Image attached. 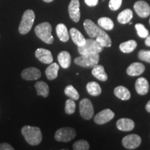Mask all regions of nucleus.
Returning a JSON list of instances; mask_svg holds the SVG:
<instances>
[{
	"label": "nucleus",
	"instance_id": "nucleus-36",
	"mask_svg": "<svg viewBox=\"0 0 150 150\" xmlns=\"http://www.w3.org/2000/svg\"><path fill=\"white\" fill-rule=\"evenodd\" d=\"M84 1H85V3L86 4L91 7L95 6L99 2V0H84Z\"/></svg>",
	"mask_w": 150,
	"mask_h": 150
},
{
	"label": "nucleus",
	"instance_id": "nucleus-24",
	"mask_svg": "<svg viewBox=\"0 0 150 150\" xmlns=\"http://www.w3.org/2000/svg\"><path fill=\"white\" fill-rule=\"evenodd\" d=\"M35 88L36 89L37 95H41L43 97H47L50 93V88L47 83L44 81H38L35 83Z\"/></svg>",
	"mask_w": 150,
	"mask_h": 150
},
{
	"label": "nucleus",
	"instance_id": "nucleus-11",
	"mask_svg": "<svg viewBox=\"0 0 150 150\" xmlns=\"http://www.w3.org/2000/svg\"><path fill=\"white\" fill-rule=\"evenodd\" d=\"M134 8L138 16L142 18H147L150 15V6L145 1H138L134 4Z\"/></svg>",
	"mask_w": 150,
	"mask_h": 150
},
{
	"label": "nucleus",
	"instance_id": "nucleus-40",
	"mask_svg": "<svg viewBox=\"0 0 150 150\" xmlns=\"http://www.w3.org/2000/svg\"><path fill=\"white\" fill-rule=\"evenodd\" d=\"M149 24H150V19H149Z\"/></svg>",
	"mask_w": 150,
	"mask_h": 150
},
{
	"label": "nucleus",
	"instance_id": "nucleus-10",
	"mask_svg": "<svg viewBox=\"0 0 150 150\" xmlns=\"http://www.w3.org/2000/svg\"><path fill=\"white\" fill-rule=\"evenodd\" d=\"M115 117V113L113 111H112L110 109L106 108V109L102 110V111L99 112L95 116L94 118V122L97 124V125H104L108 122L113 119Z\"/></svg>",
	"mask_w": 150,
	"mask_h": 150
},
{
	"label": "nucleus",
	"instance_id": "nucleus-30",
	"mask_svg": "<svg viewBox=\"0 0 150 150\" xmlns=\"http://www.w3.org/2000/svg\"><path fill=\"white\" fill-rule=\"evenodd\" d=\"M76 110V103L74 102V99H68L65 102V111L68 115H72L74 113Z\"/></svg>",
	"mask_w": 150,
	"mask_h": 150
},
{
	"label": "nucleus",
	"instance_id": "nucleus-3",
	"mask_svg": "<svg viewBox=\"0 0 150 150\" xmlns=\"http://www.w3.org/2000/svg\"><path fill=\"white\" fill-rule=\"evenodd\" d=\"M52 28L49 22H42L35 28V33L38 38L47 44H52L54 38L52 34Z\"/></svg>",
	"mask_w": 150,
	"mask_h": 150
},
{
	"label": "nucleus",
	"instance_id": "nucleus-34",
	"mask_svg": "<svg viewBox=\"0 0 150 150\" xmlns=\"http://www.w3.org/2000/svg\"><path fill=\"white\" fill-rule=\"evenodd\" d=\"M122 0H110L108 6L111 11H117L120 8Z\"/></svg>",
	"mask_w": 150,
	"mask_h": 150
},
{
	"label": "nucleus",
	"instance_id": "nucleus-8",
	"mask_svg": "<svg viewBox=\"0 0 150 150\" xmlns=\"http://www.w3.org/2000/svg\"><path fill=\"white\" fill-rule=\"evenodd\" d=\"M80 115L84 120H89L94 115V108L91 101L84 98L79 103Z\"/></svg>",
	"mask_w": 150,
	"mask_h": 150
},
{
	"label": "nucleus",
	"instance_id": "nucleus-37",
	"mask_svg": "<svg viewBox=\"0 0 150 150\" xmlns=\"http://www.w3.org/2000/svg\"><path fill=\"white\" fill-rule=\"evenodd\" d=\"M145 43L146 45L148 47H150V35H149L147 38H146Z\"/></svg>",
	"mask_w": 150,
	"mask_h": 150
},
{
	"label": "nucleus",
	"instance_id": "nucleus-23",
	"mask_svg": "<svg viewBox=\"0 0 150 150\" xmlns=\"http://www.w3.org/2000/svg\"><path fill=\"white\" fill-rule=\"evenodd\" d=\"M59 70V65L56 63H52L47 67L45 70V74L47 78L49 80L52 81L57 78L58 72Z\"/></svg>",
	"mask_w": 150,
	"mask_h": 150
},
{
	"label": "nucleus",
	"instance_id": "nucleus-9",
	"mask_svg": "<svg viewBox=\"0 0 150 150\" xmlns=\"http://www.w3.org/2000/svg\"><path fill=\"white\" fill-rule=\"evenodd\" d=\"M141 138L137 134L127 135L123 138L122 142L126 149H135L141 144Z\"/></svg>",
	"mask_w": 150,
	"mask_h": 150
},
{
	"label": "nucleus",
	"instance_id": "nucleus-21",
	"mask_svg": "<svg viewBox=\"0 0 150 150\" xmlns=\"http://www.w3.org/2000/svg\"><path fill=\"white\" fill-rule=\"evenodd\" d=\"M58 61L61 66L64 69L68 68L71 64V55L68 52L63 51L58 55Z\"/></svg>",
	"mask_w": 150,
	"mask_h": 150
},
{
	"label": "nucleus",
	"instance_id": "nucleus-38",
	"mask_svg": "<svg viewBox=\"0 0 150 150\" xmlns=\"http://www.w3.org/2000/svg\"><path fill=\"white\" fill-rule=\"evenodd\" d=\"M145 109H146V110H147V112H150V100L147 103V104H146Z\"/></svg>",
	"mask_w": 150,
	"mask_h": 150
},
{
	"label": "nucleus",
	"instance_id": "nucleus-2",
	"mask_svg": "<svg viewBox=\"0 0 150 150\" xmlns=\"http://www.w3.org/2000/svg\"><path fill=\"white\" fill-rule=\"evenodd\" d=\"M21 131L24 139L29 145H38L42 141V135L39 127L24 126Z\"/></svg>",
	"mask_w": 150,
	"mask_h": 150
},
{
	"label": "nucleus",
	"instance_id": "nucleus-33",
	"mask_svg": "<svg viewBox=\"0 0 150 150\" xmlns=\"http://www.w3.org/2000/svg\"><path fill=\"white\" fill-rule=\"evenodd\" d=\"M138 58L142 61L150 63V50H140L138 52Z\"/></svg>",
	"mask_w": 150,
	"mask_h": 150
},
{
	"label": "nucleus",
	"instance_id": "nucleus-4",
	"mask_svg": "<svg viewBox=\"0 0 150 150\" xmlns=\"http://www.w3.org/2000/svg\"><path fill=\"white\" fill-rule=\"evenodd\" d=\"M104 50V47L95 39H86L83 45L78 47V52L81 55L91 54H99Z\"/></svg>",
	"mask_w": 150,
	"mask_h": 150
},
{
	"label": "nucleus",
	"instance_id": "nucleus-1",
	"mask_svg": "<svg viewBox=\"0 0 150 150\" xmlns=\"http://www.w3.org/2000/svg\"><path fill=\"white\" fill-rule=\"evenodd\" d=\"M83 27L88 36L97 40L104 47H110L112 45L111 39L108 33L92 20H86L83 22Z\"/></svg>",
	"mask_w": 150,
	"mask_h": 150
},
{
	"label": "nucleus",
	"instance_id": "nucleus-39",
	"mask_svg": "<svg viewBox=\"0 0 150 150\" xmlns=\"http://www.w3.org/2000/svg\"><path fill=\"white\" fill-rule=\"evenodd\" d=\"M43 1H44L45 2H47V3H50V2H52V1H53L54 0H43Z\"/></svg>",
	"mask_w": 150,
	"mask_h": 150
},
{
	"label": "nucleus",
	"instance_id": "nucleus-35",
	"mask_svg": "<svg viewBox=\"0 0 150 150\" xmlns=\"http://www.w3.org/2000/svg\"><path fill=\"white\" fill-rule=\"evenodd\" d=\"M14 148L6 142L0 144V150H13Z\"/></svg>",
	"mask_w": 150,
	"mask_h": 150
},
{
	"label": "nucleus",
	"instance_id": "nucleus-13",
	"mask_svg": "<svg viewBox=\"0 0 150 150\" xmlns=\"http://www.w3.org/2000/svg\"><path fill=\"white\" fill-rule=\"evenodd\" d=\"M35 56L40 62L44 64H51L53 62V56L50 50L43 48L37 49Z\"/></svg>",
	"mask_w": 150,
	"mask_h": 150
},
{
	"label": "nucleus",
	"instance_id": "nucleus-5",
	"mask_svg": "<svg viewBox=\"0 0 150 150\" xmlns=\"http://www.w3.org/2000/svg\"><path fill=\"white\" fill-rule=\"evenodd\" d=\"M35 13L32 10H27L22 16L21 22L19 26V32L22 35L27 34L31 31L35 20Z\"/></svg>",
	"mask_w": 150,
	"mask_h": 150
},
{
	"label": "nucleus",
	"instance_id": "nucleus-28",
	"mask_svg": "<svg viewBox=\"0 0 150 150\" xmlns=\"http://www.w3.org/2000/svg\"><path fill=\"white\" fill-rule=\"evenodd\" d=\"M99 27H100L102 29L110 31L112 30L114 27V23L112 22L111 19L109 18H106V17H102L100 18L97 21Z\"/></svg>",
	"mask_w": 150,
	"mask_h": 150
},
{
	"label": "nucleus",
	"instance_id": "nucleus-15",
	"mask_svg": "<svg viewBox=\"0 0 150 150\" xmlns=\"http://www.w3.org/2000/svg\"><path fill=\"white\" fill-rule=\"evenodd\" d=\"M136 92L140 95H145L147 94L149 90V84L147 79L145 77H140L136 80L135 83Z\"/></svg>",
	"mask_w": 150,
	"mask_h": 150
},
{
	"label": "nucleus",
	"instance_id": "nucleus-26",
	"mask_svg": "<svg viewBox=\"0 0 150 150\" xmlns=\"http://www.w3.org/2000/svg\"><path fill=\"white\" fill-rule=\"evenodd\" d=\"M86 89L88 93L92 96L97 97L99 96L102 93V88L98 83L95 81H91L86 85Z\"/></svg>",
	"mask_w": 150,
	"mask_h": 150
},
{
	"label": "nucleus",
	"instance_id": "nucleus-14",
	"mask_svg": "<svg viewBox=\"0 0 150 150\" xmlns=\"http://www.w3.org/2000/svg\"><path fill=\"white\" fill-rule=\"evenodd\" d=\"M21 76L23 79L27 81L38 80L41 77V72L36 67H30L22 71Z\"/></svg>",
	"mask_w": 150,
	"mask_h": 150
},
{
	"label": "nucleus",
	"instance_id": "nucleus-31",
	"mask_svg": "<svg viewBox=\"0 0 150 150\" xmlns=\"http://www.w3.org/2000/svg\"><path fill=\"white\" fill-rule=\"evenodd\" d=\"M135 28H136L138 35L142 38H146L149 35V31L146 29L142 24H136L135 25Z\"/></svg>",
	"mask_w": 150,
	"mask_h": 150
},
{
	"label": "nucleus",
	"instance_id": "nucleus-29",
	"mask_svg": "<svg viewBox=\"0 0 150 150\" xmlns=\"http://www.w3.org/2000/svg\"><path fill=\"white\" fill-rule=\"evenodd\" d=\"M65 94L67 97L74 100H78L79 99V94L76 88L72 85L67 86L65 88Z\"/></svg>",
	"mask_w": 150,
	"mask_h": 150
},
{
	"label": "nucleus",
	"instance_id": "nucleus-16",
	"mask_svg": "<svg viewBox=\"0 0 150 150\" xmlns=\"http://www.w3.org/2000/svg\"><path fill=\"white\" fill-rule=\"evenodd\" d=\"M145 70V67L141 63H133L129 65L128 68L127 69V74L131 76H139L144 72Z\"/></svg>",
	"mask_w": 150,
	"mask_h": 150
},
{
	"label": "nucleus",
	"instance_id": "nucleus-12",
	"mask_svg": "<svg viewBox=\"0 0 150 150\" xmlns=\"http://www.w3.org/2000/svg\"><path fill=\"white\" fill-rule=\"evenodd\" d=\"M68 12L70 18L74 22H78L81 18L79 0H71L68 6Z\"/></svg>",
	"mask_w": 150,
	"mask_h": 150
},
{
	"label": "nucleus",
	"instance_id": "nucleus-6",
	"mask_svg": "<svg viewBox=\"0 0 150 150\" xmlns=\"http://www.w3.org/2000/svg\"><path fill=\"white\" fill-rule=\"evenodd\" d=\"M99 61V54H91L86 55H81L74 60L75 64L85 68H91L98 64Z\"/></svg>",
	"mask_w": 150,
	"mask_h": 150
},
{
	"label": "nucleus",
	"instance_id": "nucleus-18",
	"mask_svg": "<svg viewBox=\"0 0 150 150\" xmlns=\"http://www.w3.org/2000/svg\"><path fill=\"white\" fill-rule=\"evenodd\" d=\"M70 35L72 41L77 47L82 46L85 44L86 39L84 38L83 34L76 28H71L70 30Z\"/></svg>",
	"mask_w": 150,
	"mask_h": 150
},
{
	"label": "nucleus",
	"instance_id": "nucleus-20",
	"mask_svg": "<svg viewBox=\"0 0 150 150\" xmlns=\"http://www.w3.org/2000/svg\"><path fill=\"white\" fill-rule=\"evenodd\" d=\"M92 74L97 78V79L102 81H106L108 79V76L106 72H105L104 67L103 65H96L93 67L92 70Z\"/></svg>",
	"mask_w": 150,
	"mask_h": 150
},
{
	"label": "nucleus",
	"instance_id": "nucleus-27",
	"mask_svg": "<svg viewBox=\"0 0 150 150\" xmlns=\"http://www.w3.org/2000/svg\"><path fill=\"white\" fill-rule=\"evenodd\" d=\"M137 42L134 40H128L127 42H124L120 45V50L122 52L125 54H129L134 52V50L136 48Z\"/></svg>",
	"mask_w": 150,
	"mask_h": 150
},
{
	"label": "nucleus",
	"instance_id": "nucleus-19",
	"mask_svg": "<svg viewBox=\"0 0 150 150\" xmlns=\"http://www.w3.org/2000/svg\"><path fill=\"white\" fill-rule=\"evenodd\" d=\"M56 34L61 42H66L70 39V34L66 26L64 24L60 23L56 27Z\"/></svg>",
	"mask_w": 150,
	"mask_h": 150
},
{
	"label": "nucleus",
	"instance_id": "nucleus-32",
	"mask_svg": "<svg viewBox=\"0 0 150 150\" xmlns=\"http://www.w3.org/2000/svg\"><path fill=\"white\" fill-rule=\"evenodd\" d=\"M73 149L74 150H88L90 149L88 142L85 140H79L75 142L73 145Z\"/></svg>",
	"mask_w": 150,
	"mask_h": 150
},
{
	"label": "nucleus",
	"instance_id": "nucleus-22",
	"mask_svg": "<svg viewBox=\"0 0 150 150\" xmlns=\"http://www.w3.org/2000/svg\"><path fill=\"white\" fill-rule=\"evenodd\" d=\"M114 94L117 98L122 100H129L131 98V93L126 87L122 86H117L114 89Z\"/></svg>",
	"mask_w": 150,
	"mask_h": 150
},
{
	"label": "nucleus",
	"instance_id": "nucleus-7",
	"mask_svg": "<svg viewBox=\"0 0 150 150\" xmlns=\"http://www.w3.org/2000/svg\"><path fill=\"white\" fill-rule=\"evenodd\" d=\"M76 131L71 127H63L58 129L55 134V139L59 142H67L76 137Z\"/></svg>",
	"mask_w": 150,
	"mask_h": 150
},
{
	"label": "nucleus",
	"instance_id": "nucleus-25",
	"mask_svg": "<svg viewBox=\"0 0 150 150\" xmlns=\"http://www.w3.org/2000/svg\"><path fill=\"white\" fill-rule=\"evenodd\" d=\"M133 18V11L131 9H125L120 12L117 16V21L120 24H125L131 22Z\"/></svg>",
	"mask_w": 150,
	"mask_h": 150
},
{
	"label": "nucleus",
	"instance_id": "nucleus-17",
	"mask_svg": "<svg viewBox=\"0 0 150 150\" xmlns=\"http://www.w3.org/2000/svg\"><path fill=\"white\" fill-rule=\"evenodd\" d=\"M116 126L120 131H130L134 129L135 123L129 118H121L117 121Z\"/></svg>",
	"mask_w": 150,
	"mask_h": 150
}]
</instances>
